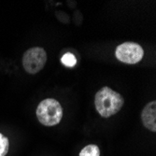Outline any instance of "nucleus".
Here are the masks:
<instances>
[{
  "label": "nucleus",
  "instance_id": "nucleus-4",
  "mask_svg": "<svg viewBox=\"0 0 156 156\" xmlns=\"http://www.w3.org/2000/svg\"><path fill=\"white\" fill-rule=\"evenodd\" d=\"M115 56L122 63L133 65L142 60L144 56V50L136 42L127 41L116 48Z\"/></svg>",
  "mask_w": 156,
  "mask_h": 156
},
{
  "label": "nucleus",
  "instance_id": "nucleus-6",
  "mask_svg": "<svg viewBox=\"0 0 156 156\" xmlns=\"http://www.w3.org/2000/svg\"><path fill=\"white\" fill-rule=\"evenodd\" d=\"M80 156H100V150L94 144L87 145L80 151Z\"/></svg>",
  "mask_w": 156,
  "mask_h": 156
},
{
  "label": "nucleus",
  "instance_id": "nucleus-8",
  "mask_svg": "<svg viewBox=\"0 0 156 156\" xmlns=\"http://www.w3.org/2000/svg\"><path fill=\"white\" fill-rule=\"evenodd\" d=\"M9 142L8 137L0 133V156H6L9 152Z\"/></svg>",
  "mask_w": 156,
  "mask_h": 156
},
{
  "label": "nucleus",
  "instance_id": "nucleus-2",
  "mask_svg": "<svg viewBox=\"0 0 156 156\" xmlns=\"http://www.w3.org/2000/svg\"><path fill=\"white\" fill-rule=\"evenodd\" d=\"M37 117L40 123L45 126L58 124L63 117V108L53 98L42 100L37 108Z\"/></svg>",
  "mask_w": 156,
  "mask_h": 156
},
{
  "label": "nucleus",
  "instance_id": "nucleus-3",
  "mask_svg": "<svg viewBox=\"0 0 156 156\" xmlns=\"http://www.w3.org/2000/svg\"><path fill=\"white\" fill-rule=\"evenodd\" d=\"M47 62V53L41 47L27 50L23 55V66L29 74H37L43 68Z\"/></svg>",
  "mask_w": 156,
  "mask_h": 156
},
{
  "label": "nucleus",
  "instance_id": "nucleus-5",
  "mask_svg": "<svg viewBox=\"0 0 156 156\" xmlns=\"http://www.w3.org/2000/svg\"><path fill=\"white\" fill-rule=\"evenodd\" d=\"M141 120L147 129L156 131V102L151 101L148 103L141 112Z\"/></svg>",
  "mask_w": 156,
  "mask_h": 156
},
{
  "label": "nucleus",
  "instance_id": "nucleus-1",
  "mask_svg": "<svg viewBox=\"0 0 156 156\" xmlns=\"http://www.w3.org/2000/svg\"><path fill=\"white\" fill-rule=\"evenodd\" d=\"M124 104L122 95L109 87H103L94 97V105L97 112L103 118H108L121 110Z\"/></svg>",
  "mask_w": 156,
  "mask_h": 156
},
{
  "label": "nucleus",
  "instance_id": "nucleus-7",
  "mask_svg": "<svg viewBox=\"0 0 156 156\" xmlns=\"http://www.w3.org/2000/svg\"><path fill=\"white\" fill-rule=\"evenodd\" d=\"M61 62L64 66H67V67H73L76 66L77 64V59L75 57V55L72 53H65L62 58H61Z\"/></svg>",
  "mask_w": 156,
  "mask_h": 156
}]
</instances>
